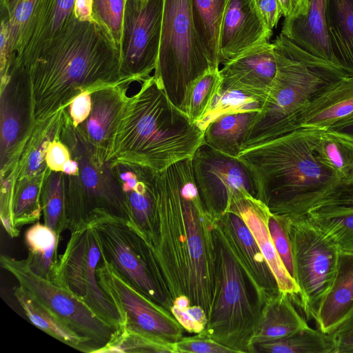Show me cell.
<instances>
[{
  "mask_svg": "<svg viewBox=\"0 0 353 353\" xmlns=\"http://www.w3.org/2000/svg\"><path fill=\"white\" fill-rule=\"evenodd\" d=\"M268 226L274 245L284 265L294 278V265L290 243L282 222L278 216L270 212Z\"/></svg>",
  "mask_w": 353,
  "mask_h": 353,
  "instance_id": "cell-44",
  "label": "cell"
},
{
  "mask_svg": "<svg viewBox=\"0 0 353 353\" xmlns=\"http://www.w3.org/2000/svg\"><path fill=\"white\" fill-rule=\"evenodd\" d=\"M229 0H192L197 36L214 68H219V42L222 20Z\"/></svg>",
  "mask_w": 353,
  "mask_h": 353,
  "instance_id": "cell-33",
  "label": "cell"
},
{
  "mask_svg": "<svg viewBox=\"0 0 353 353\" xmlns=\"http://www.w3.org/2000/svg\"><path fill=\"white\" fill-rule=\"evenodd\" d=\"M127 0H93L92 19L104 28L120 48Z\"/></svg>",
  "mask_w": 353,
  "mask_h": 353,
  "instance_id": "cell-42",
  "label": "cell"
},
{
  "mask_svg": "<svg viewBox=\"0 0 353 353\" xmlns=\"http://www.w3.org/2000/svg\"><path fill=\"white\" fill-rule=\"evenodd\" d=\"M326 7L327 0H301L285 17L281 34L312 55L343 70L331 46Z\"/></svg>",
  "mask_w": 353,
  "mask_h": 353,
  "instance_id": "cell-21",
  "label": "cell"
},
{
  "mask_svg": "<svg viewBox=\"0 0 353 353\" xmlns=\"http://www.w3.org/2000/svg\"><path fill=\"white\" fill-rule=\"evenodd\" d=\"M221 84L219 69L210 70L191 85L186 99L185 113L199 123L209 110Z\"/></svg>",
  "mask_w": 353,
  "mask_h": 353,
  "instance_id": "cell-40",
  "label": "cell"
},
{
  "mask_svg": "<svg viewBox=\"0 0 353 353\" xmlns=\"http://www.w3.org/2000/svg\"><path fill=\"white\" fill-rule=\"evenodd\" d=\"M229 211L237 213L243 219L274 275L279 290L294 300L300 289L284 265L271 238L268 226L270 212L268 207L261 200L245 194L232 200Z\"/></svg>",
  "mask_w": 353,
  "mask_h": 353,
  "instance_id": "cell-22",
  "label": "cell"
},
{
  "mask_svg": "<svg viewBox=\"0 0 353 353\" xmlns=\"http://www.w3.org/2000/svg\"><path fill=\"white\" fill-rule=\"evenodd\" d=\"M315 153L339 185L353 183V141L330 130H321Z\"/></svg>",
  "mask_w": 353,
  "mask_h": 353,
  "instance_id": "cell-34",
  "label": "cell"
},
{
  "mask_svg": "<svg viewBox=\"0 0 353 353\" xmlns=\"http://www.w3.org/2000/svg\"><path fill=\"white\" fill-rule=\"evenodd\" d=\"M101 258L98 235L89 223H84L70 232L65 250L59 256L53 282L67 289L115 331L123 326V323L98 282L96 270Z\"/></svg>",
  "mask_w": 353,
  "mask_h": 353,
  "instance_id": "cell-10",
  "label": "cell"
},
{
  "mask_svg": "<svg viewBox=\"0 0 353 353\" xmlns=\"http://www.w3.org/2000/svg\"><path fill=\"white\" fill-rule=\"evenodd\" d=\"M191 165L201 199L215 219L229 211L236 196L248 194L258 199L255 179L238 157L203 143L192 157Z\"/></svg>",
  "mask_w": 353,
  "mask_h": 353,
  "instance_id": "cell-14",
  "label": "cell"
},
{
  "mask_svg": "<svg viewBox=\"0 0 353 353\" xmlns=\"http://www.w3.org/2000/svg\"><path fill=\"white\" fill-rule=\"evenodd\" d=\"M259 112L243 111L219 116L204 128V143L225 154L238 157Z\"/></svg>",
  "mask_w": 353,
  "mask_h": 353,
  "instance_id": "cell-29",
  "label": "cell"
},
{
  "mask_svg": "<svg viewBox=\"0 0 353 353\" xmlns=\"http://www.w3.org/2000/svg\"><path fill=\"white\" fill-rule=\"evenodd\" d=\"M265 100L258 97L236 90H219L212 105L198 123L204 130L205 126L219 116L243 111H260Z\"/></svg>",
  "mask_w": 353,
  "mask_h": 353,
  "instance_id": "cell-41",
  "label": "cell"
},
{
  "mask_svg": "<svg viewBox=\"0 0 353 353\" xmlns=\"http://www.w3.org/2000/svg\"><path fill=\"white\" fill-rule=\"evenodd\" d=\"M272 35V30L268 26L256 0H229L219 35L220 64L270 42Z\"/></svg>",
  "mask_w": 353,
  "mask_h": 353,
  "instance_id": "cell-17",
  "label": "cell"
},
{
  "mask_svg": "<svg viewBox=\"0 0 353 353\" xmlns=\"http://www.w3.org/2000/svg\"><path fill=\"white\" fill-rule=\"evenodd\" d=\"M216 221L199 195L191 158L156 172L152 228L146 236L139 234L169 311L172 306L198 305L208 319L215 285Z\"/></svg>",
  "mask_w": 353,
  "mask_h": 353,
  "instance_id": "cell-1",
  "label": "cell"
},
{
  "mask_svg": "<svg viewBox=\"0 0 353 353\" xmlns=\"http://www.w3.org/2000/svg\"><path fill=\"white\" fill-rule=\"evenodd\" d=\"M203 133L150 76L128 98L110 160L161 171L192 158L204 143Z\"/></svg>",
  "mask_w": 353,
  "mask_h": 353,
  "instance_id": "cell-4",
  "label": "cell"
},
{
  "mask_svg": "<svg viewBox=\"0 0 353 353\" xmlns=\"http://www.w3.org/2000/svg\"><path fill=\"white\" fill-rule=\"evenodd\" d=\"M276 216L290 241L294 278L300 289L293 301L298 303L306 320L316 321L319 307L335 279L340 252L302 217Z\"/></svg>",
  "mask_w": 353,
  "mask_h": 353,
  "instance_id": "cell-9",
  "label": "cell"
},
{
  "mask_svg": "<svg viewBox=\"0 0 353 353\" xmlns=\"http://www.w3.org/2000/svg\"><path fill=\"white\" fill-rule=\"evenodd\" d=\"M127 83L108 86L91 94V111L87 119L76 128L80 135L106 156L112 150L116 134L128 100Z\"/></svg>",
  "mask_w": 353,
  "mask_h": 353,
  "instance_id": "cell-20",
  "label": "cell"
},
{
  "mask_svg": "<svg viewBox=\"0 0 353 353\" xmlns=\"http://www.w3.org/2000/svg\"><path fill=\"white\" fill-rule=\"evenodd\" d=\"M273 44L276 74L245 136L242 150L297 130L299 116L320 90L348 75L342 68L312 55L281 34Z\"/></svg>",
  "mask_w": 353,
  "mask_h": 353,
  "instance_id": "cell-5",
  "label": "cell"
},
{
  "mask_svg": "<svg viewBox=\"0 0 353 353\" xmlns=\"http://www.w3.org/2000/svg\"><path fill=\"white\" fill-rule=\"evenodd\" d=\"M215 285L204 334L236 353H251V341L268 296L243 267L216 221Z\"/></svg>",
  "mask_w": 353,
  "mask_h": 353,
  "instance_id": "cell-6",
  "label": "cell"
},
{
  "mask_svg": "<svg viewBox=\"0 0 353 353\" xmlns=\"http://www.w3.org/2000/svg\"><path fill=\"white\" fill-rule=\"evenodd\" d=\"M12 0H1V6L2 7H7V6L9 4V3Z\"/></svg>",
  "mask_w": 353,
  "mask_h": 353,
  "instance_id": "cell-55",
  "label": "cell"
},
{
  "mask_svg": "<svg viewBox=\"0 0 353 353\" xmlns=\"http://www.w3.org/2000/svg\"><path fill=\"white\" fill-rule=\"evenodd\" d=\"M274 46L258 45L223 64L219 90H236L265 101L276 74Z\"/></svg>",
  "mask_w": 353,
  "mask_h": 353,
  "instance_id": "cell-18",
  "label": "cell"
},
{
  "mask_svg": "<svg viewBox=\"0 0 353 353\" xmlns=\"http://www.w3.org/2000/svg\"><path fill=\"white\" fill-rule=\"evenodd\" d=\"M331 46L341 67L353 74V0H327Z\"/></svg>",
  "mask_w": 353,
  "mask_h": 353,
  "instance_id": "cell-30",
  "label": "cell"
},
{
  "mask_svg": "<svg viewBox=\"0 0 353 353\" xmlns=\"http://www.w3.org/2000/svg\"><path fill=\"white\" fill-rule=\"evenodd\" d=\"M75 0H41L26 45L11 65L26 66L75 17Z\"/></svg>",
  "mask_w": 353,
  "mask_h": 353,
  "instance_id": "cell-25",
  "label": "cell"
},
{
  "mask_svg": "<svg viewBox=\"0 0 353 353\" xmlns=\"http://www.w3.org/2000/svg\"><path fill=\"white\" fill-rule=\"evenodd\" d=\"M212 65L197 36L192 0H164L161 37L154 77L170 101L185 112L192 83Z\"/></svg>",
  "mask_w": 353,
  "mask_h": 353,
  "instance_id": "cell-8",
  "label": "cell"
},
{
  "mask_svg": "<svg viewBox=\"0 0 353 353\" xmlns=\"http://www.w3.org/2000/svg\"><path fill=\"white\" fill-rule=\"evenodd\" d=\"M1 22L0 28V73L1 77L6 76L10 68L9 57V27L8 16L4 10L1 9Z\"/></svg>",
  "mask_w": 353,
  "mask_h": 353,
  "instance_id": "cell-49",
  "label": "cell"
},
{
  "mask_svg": "<svg viewBox=\"0 0 353 353\" xmlns=\"http://www.w3.org/2000/svg\"><path fill=\"white\" fill-rule=\"evenodd\" d=\"M108 352L175 353L174 343L133 332L125 327L115 330L108 343L97 352Z\"/></svg>",
  "mask_w": 353,
  "mask_h": 353,
  "instance_id": "cell-39",
  "label": "cell"
},
{
  "mask_svg": "<svg viewBox=\"0 0 353 353\" xmlns=\"http://www.w3.org/2000/svg\"><path fill=\"white\" fill-rule=\"evenodd\" d=\"M41 1L12 0L7 7H1L8 16L10 64L20 57L26 45Z\"/></svg>",
  "mask_w": 353,
  "mask_h": 353,
  "instance_id": "cell-37",
  "label": "cell"
},
{
  "mask_svg": "<svg viewBox=\"0 0 353 353\" xmlns=\"http://www.w3.org/2000/svg\"><path fill=\"white\" fill-rule=\"evenodd\" d=\"M62 109L48 119L34 124L12 173L13 183L50 172L46 157L50 143L58 139L63 123ZM5 179V178H4Z\"/></svg>",
  "mask_w": 353,
  "mask_h": 353,
  "instance_id": "cell-28",
  "label": "cell"
},
{
  "mask_svg": "<svg viewBox=\"0 0 353 353\" xmlns=\"http://www.w3.org/2000/svg\"><path fill=\"white\" fill-rule=\"evenodd\" d=\"M96 272L99 285L120 315L122 327L171 343L183 337L184 329L172 314L132 285L103 255Z\"/></svg>",
  "mask_w": 353,
  "mask_h": 353,
  "instance_id": "cell-12",
  "label": "cell"
},
{
  "mask_svg": "<svg viewBox=\"0 0 353 353\" xmlns=\"http://www.w3.org/2000/svg\"><path fill=\"white\" fill-rule=\"evenodd\" d=\"M170 311L183 329L190 333H200L208 322L205 310L198 305L172 306Z\"/></svg>",
  "mask_w": 353,
  "mask_h": 353,
  "instance_id": "cell-45",
  "label": "cell"
},
{
  "mask_svg": "<svg viewBox=\"0 0 353 353\" xmlns=\"http://www.w3.org/2000/svg\"><path fill=\"white\" fill-rule=\"evenodd\" d=\"M308 326L307 320L295 308L291 296L279 291L266 297L251 345L290 336Z\"/></svg>",
  "mask_w": 353,
  "mask_h": 353,
  "instance_id": "cell-26",
  "label": "cell"
},
{
  "mask_svg": "<svg viewBox=\"0 0 353 353\" xmlns=\"http://www.w3.org/2000/svg\"><path fill=\"white\" fill-rule=\"evenodd\" d=\"M327 130L337 133L353 141V118L337 123Z\"/></svg>",
  "mask_w": 353,
  "mask_h": 353,
  "instance_id": "cell-52",
  "label": "cell"
},
{
  "mask_svg": "<svg viewBox=\"0 0 353 353\" xmlns=\"http://www.w3.org/2000/svg\"><path fill=\"white\" fill-rule=\"evenodd\" d=\"M330 334L336 353H353V313Z\"/></svg>",
  "mask_w": 353,
  "mask_h": 353,
  "instance_id": "cell-46",
  "label": "cell"
},
{
  "mask_svg": "<svg viewBox=\"0 0 353 353\" xmlns=\"http://www.w3.org/2000/svg\"><path fill=\"white\" fill-rule=\"evenodd\" d=\"M256 2L269 28L276 27L283 15L279 1L256 0Z\"/></svg>",
  "mask_w": 353,
  "mask_h": 353,
  "instance_id": "cell-50",
  "label": "cell"
},
{
  "mask_svg": "<svg viewBox=\"0 0 353 353\" xmlns=\"http://www.w3.org/2000/svg\"><path fill=\"white\" fill-rule=\"evenodd\" d=\"M164 0H127L120 44L122 81H143L157 64Z\"/></svg>",
  "mask_w": 353,
  "mask_h": 353,
  "instance_id": "cell-13",
  "label": "cell"
},
{
  "mask_svg": "<svg viewBox=\"0 0 353 353\" xmlns=\"http://www.w3.org/2000/svg\"><path fill=\"white\" fill-rule=\"evenodd\" d=\"M71 158V154L68 147L55 139L52 141L47 150L46 163L48 168L56 172H62L64 163Z\"/></svg>",
  "mask_w": 353,
  "mask_h": 353,
  "instance_id": "cell-48",
  "label": "cell"
},
{
  "mask_svg": "<svg viewBox=\"0 0 353 353\" xmlns=\"http://www.w3.org/2000/svg\"><path fill=\"white\" fill-rule=\"evenodd\" d=\"M281 6L283 15L286 17L290 15L296 7L299 4L301 0H278Z\"/></svg>",
  "mask_w": 353,
  "mask_h": 353,
  "instance_id": "cell-53",
  "label": "cell"
},
{
  "mask_svg": "<svg viewBox=\"0 0 353 353\" xmlns=\"http://www.w3.org/2000/svg\"><path fill=\"white\" fill-rule=\"evenodd\" d=\"M1 179L14 170L21 152L32 132L34 121L32 89L26 70L11 65L1 77Z\"/></svg>",
  "mask_w": 353,
  "mask_h": 353,
  "instance_id": "cell-16",
  "label": "cell"
},
{
  "mask_svg": "<svg viewBox=\"0 0 353 353\" xmlns=\"http://www.w3.org/2000/svg\"><path fill=\"white\" fill-rule=\"evenodd\" d=\"M252 353H336L332 334L310 326L290 336L254 344Z\"/></svg>",
  "mask_w": 353,
  "mask_h": 353,
  "instance_id": "cell-35",
  "label": "cell"
},
{
  "mask_svg": "<svg viewBox=\"0 0 353 353\" xmlns=\"http://www.w3.org/2000/svg\"><path fill=\"white\" fill-rule=\"evenodd\" d=\"M44 223L59 235L67 230L63 173L51 170L41 192Z\"/></svg>",
  "mask_w": 353,
  "mask_h": 353,
  "instance_id": "cell-38",
  "label": "cell"
},
{
  "mask_svg": "<svg viewBox=\"0 0 353 353\" xmlns=\"http://www.w3.org/2000/svg\"><path fill=\"white\" fill-rule=\"evenodd\" d=\"M299 217L323 234L340 253L353 254V183L339 185Z\"/></svg>",
  "mask_w": 353,
  "mask_h": 353,
  "instance_id": "cell-19",
  "label": "cell"
},
{
  "mask_svg": "<svg viewBox=\"0 0 353 353\" xmlns=\"http://www.w3.org/2000/svg\"><path fill=\"white\" fill-rule=\"evenodd\" d=\"M60 235L39 221L25 232L24 240L28 250L26 260L28 267L37 275L54 281L59 261L57 253Z\"/></svg>",
  "mask_w": 353,
  "mask_h": 353,
  "instance_id": "cell-32",
  "label": "cell"
},
{
  "mask_svg": "<svg viewBox=\"0 0 353 353\" xmlns=\"http://www.w3.org/2000/svg\"><path fill=\"white\" fill-rule=\"evenodd\" d=\"M91 107V94L87 91L81 93L71 101L66 109L75 127L87 119Z\"/></svg>",
  "mask_w": 353,
  "mask_h": 353,
  "instance_id": "cell-47",
  "label": "cell"
},
{
  "mask_svg": "<svg viewBox=\"0 0 353 353\" xmlns=\"http://www.w3.org/2000/svg\"><path fill=\"white\" fill-rule=\"evenodd\" d=\"M79 172V167L78 162L70 158L63 165L62 172L67 175H77Z\"/></svg>",
  "mask_w": 353,
  "mask_h": 353,
  "instance_id": "cell-54",
  "label": "cell"
},
{
  "mask_svg": "<svg viewBox=\"0 0 353 353\" xmlns=\"http://www.w3.org/2000/svg\"><path fill=\"white\" fill-rule=\"evenodd\" d=\"M14 295L28 321L40 330L77 350L95 352L90 341L71 330L20 286L14 288Z\"/></svg>",
  "mask_w": 353,
  "mask_h": 353,
  "instance_id": "cell-31",
  "label": "cell"
},
{
  "mask_svg": "<svg viewBox=\"0 0 353 353\" xmlns=\"http://www.w3.org/2000/svg\"><path fill=\"white\" fill-rule=\"evenodd\" d=\"M174 346L175 353H234L232 349L202 333L183 336Z\"/></svg>",
  "mask_w": 353,
  "mask_h": 353,
  "instance_id": "cell-43",
  "label": "cell"
},
{
  "mask_svg": "<svg viewBox=\"0 0 353 353\" xmlns=\"http://www.w3.org/2000/svg\"><path fill=\"white\" fill-rule=\"evenodd\" d=\"M1 266L18 281L19 286L57 319L80 336L90 341L97 350L105 345L114 330L100 321L67 289L35 274L25 259L6 254Z\"/></svg>",
  "mask_w": 353,
  "mask_h": 353,
  "instance_id": "cell-11",
  "label": "cell"
},
{
  "mask_svg": "<svg viewBox=\"0 0 353 353\" xmlns=\"http://www.w3.org/2000/svg\"><path fill=\"white\" fill-rule=\"evenodd\" d=\"M50 172L13 183L12 217L19 232L21 227L39 220L42 189Z\"/></svg>",
  "mask_w": 353,
  "mask_h": 353,
  "instance_id": "cell-36",
  "label": "cell"
},
{
  "mask_svg": "<svg viewBox=\"0 0 353 353\" xmlns=\"http://www.w3.org/2000/svg\"><path fill=\"white\" fill-rule=\"evenodd\" d=\"M320 132L299 128L239 153L272 214L301 216L339 185L315 153Z\"/></svg>",
  "mask_w": 353,
  "mask_h": 353,
  "instance_id": "cell-3",
  "label": "cell"
},
{
  "mask_svg": "<svg viewBox=\"0 0 353 353\" xmlns=\"http://www.w3.org/2000/svg\"><path fill=\"white\" fill-rule=\"evenodd\" d=\"M353 313V254L340 253L334 282L316 319L317 328L332 333Z\"/></svg>",
  "mask_w": 353,
  "mask_h": 353,
  "instance_id": "cell-27",
  "label": "cell"
},
{
  "mask_svg": "<svg viewBox=\"0 0 353 353\" xmlns=\"http://www.w3.org/2000/svg\"><path fill=\"white\" fill-rule=\"evenodd\" d=\"M87 223L98 235L102 255L132 285L167 309L150 271L143 240L128 220L122 216L101 213Z\"/></svg>",
  "mask_w": 353,
  "mask_h": 353,
  "instance_id": "cell-15",
  "label": "cell"
},
{
  "mask_svg": "<svg viewBox=\"0 0 353 353\" xmlns=\"http://www.w3.org/2000/svg\"><path fill=\"white\" fill-rule=\"evenodd\" d=\"M58 139L79 167L77 175L63 172L67 230L70 232L101 213L128 218L125 195L112 161L80 135L66 110Z\"/></svg>",
  "mask_w": 353,
  "mask_h": 353,
  "instance_id": "cell-7",
  "label": "cell"
},
{
  "mask_svg": "<svg viewBox=\"0 0 353 353\" xmlns=\"http://www.w3.org/2000/svg\"><path fill=\"white\" fill-rule=\"evenodd\" d=\"M23 68L31 85L34 124L67 108L83 92L125 83L120 48L107 30L77 18Z\"/></svg>",
  "mask_w": 353,
  "mask_h": 353,
  "instance_id": "cell-2",
  "label": "cell"
},
{
  "mask_svg": "<svg viewBox=\"0 0 353 353\" xmlns=\"http://www.w3.org/2000/svg\"><path fill=\"white\" fill-rule=\"evenodd\" d=\"M93 0H75L74 15L81 21H90L92 19Z\"/></svg>",
  "mask_w": 353,
  "mask_h": 353,
  "instance_id": "cell-51",
  "label": "cell"
},
{
  "mask_svg": "<svg viewBox=\"0 0 353 353\" xmlns=\"http://www.w3.org/2000/svg\"><path fill=\"white\" fill-rule=\"evenodd\" d=\"M216 221L232 249L261 290L267 296L279 292L274 275L239 214L229 211Z\"/></svg>",
  "mask_w": 353,
  "mask_h": 353,
  "instance_id": "cell-24",
  "label": "cell"
},
{
  "mask_svg": "<svg viewBox=\"0 0 353 353\" xmlns=\"http://www.w3.org/2000/svg\"><path fill=\"white\" fill-rule=\"evenodd\" d=\"M353 118V74L322 88L302 112L297 128L325 130Z\"/></svg>",
  "mask_w": 353,
  "mask_h": 353,
  "instance_id": "cell-23",
  "label": "cell"
}]
</instances>
